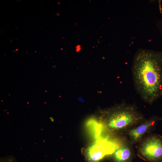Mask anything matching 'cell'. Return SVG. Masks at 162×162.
<instances>
[{"label":"cell","instance_id":"obj_1","mask_svg":"<svg viewBox=\"0 0 162 162\" xmlns=\"http://www.w3.org/2000/svg\"><path fill=\"white\" fill-rule=\"evenodd\" d=\"M134 87L146 103L152 104L162 96V51L140 48L131 68Z\"/></svg>","mask_w":162,"mask_h":162},{"label":"cell","instance_id":"obj_2","mask_svg":"<svg viewBox=\"0 0 162 162\" xmlns=\"http://www.w3.org/2000/svg\"><path fill=\"white\" fill-rule=\"evenodd\" d=\"M104 127L112 135L120 137L126 136L128 132L146 118L134 104L123 103L106 113Z\"/></svg>","mask_w":162,"mask_h":162},{"label":"cell","instance_id":"obj_3","mask_svg":"<svg viewBox=\"0 0 162 162\" xmlns=\"http://www.w3.org/2000/svg\"><path fill=\"white\" fill-rule=\"evenodd\" d=\"M137 155L147 162H162V136L153 133L146 134L136 145Z\"/></svg>","mask_w":162,"mask_h":162},{"label":"cell","instance_id":"obj_4","mask_svg":"<svg viewBox=\"0 0 162 162\" xmlns=\"http://www.w3.org/2000/svg\"><path fill=\"white\" fill-rule=\"evenodd\" d=\"M118 146V144L99 138L86 150L85 157L88 162H98L105 157L110 156Z\"/></svg>","mask_w":162,"mask_h":162},{"label":"cell","instance_id":"obj_5","mask_svg":"<svg viewBox=\"0 0 162 162\" xmlns=\"http://www.w3.org/2000/svg\"><path fill=\"white\" fill-rule=\"evenodd\" d=\"M161 118L157 116H152L138 125L130 129L126 136L133 145L139 143L146 134L154 131Z\"/></svg>","mask_w":162,"mask_h":162},{"label":"cell","instance_id":"obj_6","mask_svg":"<svg viewBox=\"0 0 162 162\" xmlns=\"http://www.w3.org/2000/svg\"><path fill=\"white\" fill-rule=\"evenodd\" d=\"M134 146L126 136L120 137L117 147L110 155L112 162H132L136 156Z\"/></svg>","mask_w":162,"mask_h":162},{"label":"cell","instance_id":"obj_7","mask_svg":"<svg viewBox=\"0 0 162 162\" xmlns=\"http://www.w3.org/2000/svg\"><path fill=\"white\" fill-rule=\"evenodd\" d=\"M86 125L96 140L100 138V135L104 127L102 123L92 118L88 121Z\"/></svg>","mask_w":162,"mask_h":162},{"label":"cell","instance_id":"obj_8","mask_svg":"<svg viewBox=\"0 0 162 162\" xmlns=\"http://www.w3.org/2000/svg\"><path fill=\"white\" fill-rule=\"evenodd\" d=\"M0 162H17L16 158L12 156H9L1 158Z\"/></svg>","mask_w":162,"mask_h":162},{"label":"cell","instance_id":"obj_9","mask_svg":"<svg viewBox=\"0 0 162 162\" xmlns=\"http://www.w3.org/2000/svg\"><path fill=\"white\" fill-rule=\"evenodd\" d=\"M157 26L162 36V20L158 21L157 23Z\"/></svg>","mask_w":162,"mask_h":162},{"label":"cell","instance_id":"obj_10","mask_svg":"<svg viewBox=\"0 0 162 162\" xmlns=\"http://www.w3.org/2000/svg\"><path fill=\"white\" fill-rule=\"evenodd\" d=\"M161 118V119H162L161 120H162V117Z\"/></svg>","mask_w":162,"mask_h":162}]
</instances>
